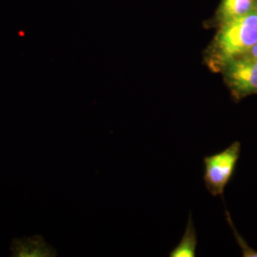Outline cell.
<instances>
[{"label":"cell","instance_id":"1","mask_svg":"<svg viewBox=\"0 0 257 257\" xmlns=\"http://www.w3.org/2000/svg\"><path fill=\"white\" fill-rule=\"evenodd\" d=\"M257 7L238 19L218 26L205 53V64L213 73H221L231 61L243 57L256 45Z\"/></svg>","mask_w":257,"mask_h":257},{"label":"cell","instance_id":"2","mask_svg":"<svg viewBox=\"0 0 257 257\" xmlns=\"http://www.w3.org/2000/svg\"><path fill=\"white\" fill-rule=\"evenodd\" d=\"M241 145L235 141L220 153L204 158V180L212 195H220L234 172L240 156Z\"/></svg>","mask_w":257,"mask_h":257},{"label":"cell","instance_id":"3","mask_svg":"<svg viewBox=\"0 0 257 257\" xmlns=\"http://www.w3.org/2000/svg\"><path fill=\"white\" fill-rule=\"evenodd\" d=\"M221 74L236 100L257 93V59L243 56L227 65Z\"/></svg>","mask_w":257,"mask_h":257},{"label":"cell","instance_id":"4","mask_svg":"<svg viewBox=\"0 0 257 257\" xmlns=\"http://www.w3.org/2000/svg\"><path fill=\"white\" fill-rule=\"evenodd\" d=\"M12 257H55L57 251L42 235L14 238L10 245Z\"/></svg>","mask_w":257,"mask_h":257},{"label":"cell","instance_id":"5","mask_svg":"<svg viewBox=\"0 0 257 257\" xmlns=\"http://www.w3.org/2000/svg\"><path fill=\"white\" fill-rule=\"evenodd\" d=\"M257 7V0H221L215 13V23L217 26L238 19L250 13Z\"/></svg>","mask_w":257,"mask_h":257},{"label":"cell","instance_id":"6","mask_svg":"<svg viewBox=\"0 0 257 257\" xmlns=\"http://www.w3.org/2000/svg\"><path fill=\"white\" fill-rule=\"evenodd\" d=\"M196 245H197L196 233H195V230L193 227V222L190 218L183 237L179 242V244L172 250L170 256L193 257L195 255Z\"/></svg>","mask_w":257,"mask_h":257},{"label":"cell","instance_id":"7","mask_svg":"<svg viewBox=\"0 0 257 257\" xmlns=\"http://www.w3.org/2000/svg\"><path fill=\"white\" fill-rule=\"evenodd\" d=\"M244 56H247V57H250V58H256L257 59V43L255 46L253 47L248 54Z\"/></svg>","mask_w":257,"mask_h":257}]
</instances>
